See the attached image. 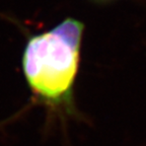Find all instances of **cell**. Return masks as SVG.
<instances>
[{
	"label": "cell",
	"mask_w": 146,
	"mask_h": 146,
	"mask_svg": "<svg viewBox=\"0 0 146 146\" xmlns=\"http://www.w3.org/2000/svg\"><path fill=\"white\" fill-rule=\"evenodd\" d=\"M84 25L67 17L29 38L21 57L25 79L33 96L53 109H71L80 64Z\"/></svg>",
	"instance_id": "1"
},
{
	"label": "cell",
	"mask_w": 146,
	"mask_h": 146,
	"mask_svg": "<svg viewBox=\"0 0 146 146\" xmlns=\"http://www.w3.org/2000/svg\"><path fill=\"white\" fill-rule=\"evenodd\" d=\"M94 2H98V3H107L109 1H112V0H92Z\"/></svg>",
	"instance_id": "2"
}]
</instances>
